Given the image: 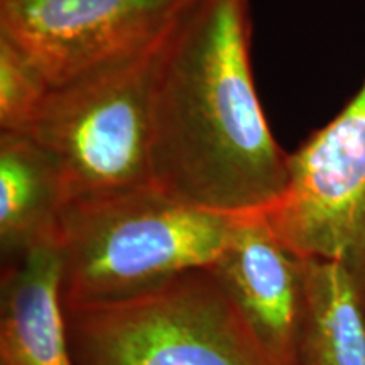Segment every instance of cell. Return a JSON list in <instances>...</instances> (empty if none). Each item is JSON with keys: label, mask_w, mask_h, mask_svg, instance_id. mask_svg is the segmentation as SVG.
Listing matches in <instances>:
<instances>
[{"label": "cell", "mask_w": 365, "mask_h": 365, "mask_svg": "<svg viewBox=\"0 0 365 365\" xmlns=\"http://www.w3.org/2000/svg\"><path fill=\"white\" fill-rule=\"evenodd\" d=\"M53 86L36 63L0 36V127L26 132L43 110Z\"/></svg>", "instance_id": "obj_11"}, {"label": "cell", "mask_w": 365, "mask_h": 365, "mask_svg": "<svg viewBox=\"0 0 365 365\" xmlns=\"http://www.w3.org/2000/svg\"><path fill=\"white\" fill-rule=\"evenodd\" d=\"M296 365H365V281L345 264L304 259Z\"/></svg>", "instance_id": "obj_10"}, {"label": "cell", "mask_w": 365, "mask_h": 365, "mask_svg": "<svg viewBox=\"0 0 365 365\" xmlns=\"http://www.w3.org/2000/svg\"><path fill=\"white\" fill-rule=\"evenodd\" d=\"M235 218L191 207L154 185L68 203L53 239L63 301L117 303L212 266Z\"/></svg>", "instance_id": "obj_2"}, {"label": "cell", "mask_w": 365, "mask_h": 365, "mask_svg": "<svg viewBox=\"0 0 365 365\" xmlns=\"http://www.w3.org/2000/svg\"><path fill=\"white\" fill-rule=\"evenodd\" d=\"M65 309L76 365H272L208 267L135 298Z\"/></svg>", "instance_id": "obj_3"}, {"label": "cell", "mask_w": 365, "mask_h": 365, "mask_svg": "<svg viewBox=\"0 0 365 365\" xmlns=\"http://www.w3.org/2000/svg\"><path fill=\"white\" fill-rule=\"evenodd\" d=\"M200 0H0V36L54 86L163 43Z\"/></svg>", "instance_id": "obj_6"}, {"label": "cell", "mask_w": 365, "mask_h": 365, "mask_svg": "<svg viewBox=\"0 0 365 365\" xmlns=\"http://www.w3.org/2000/svg\"><path fill=\"white\" fill-rule=\"evenodd\" d=\"M70 203L56 159L24 132H0V250L9 262L54 239Z\"/></svg>", "instance_id": "obj_9"}, {"label": "cell", "mask_w": 365, "mask_h": 365, "mask_svg": "<svg viewBox=\"0 0 365 365\" xmlns=\"http://www.w3.org/2000/svg\"><path fill=\"white\" fill-rule=\"evenodd\" d=\"M249 0H200L164 43L150 102L153 185L191 207L264 212L287 182L255 90Z\"/></svg>", "instance_id": "obj_1"}, {"label": "cell", "mask_w": 365, "mask_h": 365, "mask_svg": "<svg viewBox=\"0 0 365 365\" xmlns=\"http://www.w3.org/2000/svg\"><path fill=\"white\" fill-rule=\"evenodd\" d=\"M166 39L54 86L34 124L24 132L61 166L70 203L153 185L150 102Z\"/></svg>", "instance_id": "obj_4"}, {"label": "cell", "mask_w": 365, "mask_h": 365, "mask_svg": "<svg viewBox=\"0 0 365 365\" xmlns=\"http://www.w3.org/2000/svg\"><path fill=\"white\" fill-rule=\"evenodd\" d=\"M54 240L7 262L0 281V365H76Z\"/></svg>", "instance_id": "obj_8"}, {"label": "cell", "mask_w": 365, "mask_h": 365, "mask_svg": "<svg viewBox=\"0 0 365 365\" xmlns=\"http://www.w3.org/2000/svg\"><path fill=\"white\" fill-rule=\"evenodd\" d=\"M282 244L365 281V78L335 117L289 154L287 182L261 212Z\"/></svg>", "instance_id": "obj_5"}, {"label": "cell", "mask_w": 365, "mask_h": 365, "mask_svg": "<svg viewBox=\"0 0 365 365\" xmlns=\"http://www.w3.org/2000/svg\"><path fill=\"white\" fill-rule=\"evenodd\" d=\"M208 269L271 364L296 365L304 259L255 212L237 215L225 247Z\"/></svg>", "instance_id": "obj_7"}]
</instances>
